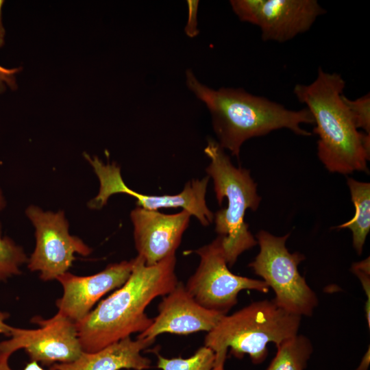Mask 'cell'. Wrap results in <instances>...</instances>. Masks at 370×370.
Segmentation results:
<instances>
[{
  "label": "cell",
  "instance_id": "83f0119b",
  "mask_svg": "<svg viewBox=\"0 0 370 370\" xmlns=\"http://www.w3.org/2000/svg\"><path fill=\"white\" fill-rule=\"evenodd\" d=\"M6 205V201L3 193L0 188V210H2Z\"/></svg>",
  "mask_w": 370,
  "mask_h": 370
},
{
  "label": "cell",
  "instance_id": "ba28073f",
  "mask_svg": "<svg viewBox=\"0 0 370 370\" xmlns=\"http://www.w3.org/2000/svg\"><path fill=\"white\" fill-rule=\"evenodd\" d=\"M84 158L92 166L99 182L98 194L88 203L90 208L99 210L112 195L123 193L135 198L138 207L150 210L182 208L195 216L204 226L213 222L214 213L206 201L208 175L190 180L182 192L176 195H148L129 188L122 178L121 168L116 163H104L98 157H90L87 153H84Z\"/></svg>",
  "mask_w": 370,
  "mask_h": 370
},
{
  "label": "cell",
  "instance_id": "52a82bcc",
  "mask_svg": "<svg viewBox=\"0 0 370 370\" xmlns=\"http://www.w3.org/2000/svg\"><path fill=\"white\" fill-rule=\"evenodd\" d=\"M195 252L200 258L199 264L185 287L201 306L227 314L236 304L241 291H269L262 280L237 275L230 271L220 236Z\"/></svg>",
  "mask_w": 370,
  "mask_h": 370
},
{
  "label": "cell",
  "instance_id": "cb8c5ba5",
  "mask_svg": "<svg viewBox=\"0 0 370 370\" xmlns=\"http://www.w3.org/2000/svg\"><path fill=\"white\" fill-rule=\"evenodd\" d=\"M10 356L5 353L0 352V370H13L9 365L8 360ZM22 370H58L52 367L49 369L42 367L38 362L30 361Z\"/></svg>",
  "mask_w": 370,
  "mask_h": 370
},
{
  "label": "cell",
  "instance_id": "5b68a950",
  "mask_svg": "<svg viewBox=\"0 0 370 370\" xmlns=\"http://www.w3.org/2000/svg\"><path fill=\"white\" fill-rule=\"evenodd\" d=\"M204 153L210 160L206 171L212 178L217 202L221 206L224 199L227 201L226 208L214 214L213 221L227 264L232 267L242 253L257 245L244 218L247 209L258 208L261 197L249 170L234 166L217 141L208 138Z\"/></svg>",
  "mask_w": 370,
  "mask_h": 370
},
{
  "label": "cell",
  "instance_id": "2e32d148",
  "mask_svg": "<svg viewBox=\"0 0 370 370\" xmlns=\"http://www.w3.org/2000/svg\"><path fill=\"white\" fill-rule=\"evenodd\" d=\"M352 201L355 214L352 219L338 225L337 228H347L352 231V243L358 255L363 251L367 236L370 230V184L347 177Z\"/></svg>",
  "mask_w": 370,
  "mask_h": 370
},
{
  "label": "cell",
  "instance_id": "3957f363",
  "mask_svg": "<svg viewBox=\"0 0 370 370\" xmlns=\"http://www.w3.org/2000/svg\"><path fill=\"white\" fill-rule=\"evenodd\" d=\"M345 81L341 74L318 69L309 84H297L293 93L306 106L318 135L317 156L330 172L369 173L370 134L358 131L343 99Z\"/></svg>",
  "mask_w": 370,
  "mask_h": 370
},
{
  "label": "cell",
  "instance_id": "5bb4252c",
  "mask_svg": "<svg viewBox=\"0 0 370 370\" xmlns=\"http://www.w3.org/2000/svg\"><path fill=\"white\" fill-rule=\"evenodd\" d=\"M223 314L199 304L182 282L164 295L158 306V314L151 325L137 338L155 341L162 333L188 334L198 331L210 332Z\"/></svg>",
  "mask_w": 370,
  "mask_h": 370
},
{
  "label": "cell",
  "instance_id": "d6986e66",
  "mask_svg": "<svg viewBox=\"0 0 370 370\" xmlns=\"http://www.w3.org/2000/svg\"><path fill=\"white\" fill-rule=\"evenodd\" d=\"M28 258L23 248L12 238L2 235L0 222V281L21 273V267Z\"/></svg>",
  "mask_w": 370,
  "mask_h": 370
},
{
  "label": "cell",
  "instance_id": "ac0fdd59",
  "mask_svg": "<svg viewBox=\"0 0 370 370\" xmlns=\"http://www.w3.org/2000/svg\"><path fill=\"white\" fill-rule=\"evenodd\" d=\"M156 354L157 367L162 370H214V354L204 345L186 358H167L158 352Z\"/></svg>",
  "mask_w": 370,
  "mask_h": 370
},
{
  "label": "cell",
  "instance_id": "44dd1931",
  "mask_svg": "<svg viewBox=\"0 0 370 370\" xmlns=\"http://www.w3.org/2000/svg\"><path fill=\"white\" fill-rule=\"evenodd\" d=\"M351 271L360 281L362 287L367 297L365 303V317L370 329V260L369 257L352 264Z\"/></svg>",
  "mask_w": 370,
  "mask_h": 370
},
{
  "label": "cell",
  "instance_id": "8992f818",
  "mask_svg": "<svg viewBox=\"0 0 370 370\" xmlns=\"http://www.w3.org/2000/svg\"><path fill=\"white\" fill-rule=\"evenodd\" d=\"M289 236L259 231L256 239L260 251L249 267L273 290L272 300L278 306L301 317H310L318 306V297L298 270L305 256L286 248Z\"/></svg>",
  "mask_w": 370,
  "mask_h": 370
},
{
  "label": "cell",
  "instance_id": "4316f807",
  "mask_svg": "<svg viewBox=\"0 0 370 370\" xmlns=\"http://www.w3.org/2000/svg\"><path fill=\"white\" fill-rule=\"evenodd\" d=\"M3 1L0 0V47H3L4 45V37H5V29L3 26L2 19H1V10L3 5Z\"/></svg>",
  "mask_w": 370,
  "mask_h": 370
},
{
  "label": "cell",
  "instance_id": "30bf717a",
  "mask_svg": "<svg viewBox=\"0 0 370 370\" xmlns=\"http://www.w3.org/2000/svg\"><path fill=\"white\" fill-rule=\"evenodd\" d=\"M34 330L12 327L10 339L0 342V352L11 356L23 349L30 360L43 365L69 363L83 353L75 323L60 312L44 319L34 317Z\"/></svg>",
  "mask_w": 370,
  "mask_h": 370
},
{
  "label": "cell",
  "instance_id": "484cf974",
  "mask_svg": "<svg viewBox=\"0 0 370 370\" xmlns=\"http://www.w3.org/2000/svg\"><path fill=\"white\" fill-rule=\"evenodd\" d=\"M370 364V346L362 358V360L355 370H368Z\"/></svg>",
  "mask_w": 370,
  "mask_h": 370
},
{
  "label": "cell",
  "instance_id": "9c48e42d",
  "mask_svg": "<svg viewBox=\"0 0 370 370\" xmlns=\"http://www.w3.org/2000/svg\"><path fill=\"white\" fill-rule=\"evenodd\" d=\"M25 214L34 227L36 239L35 248L27 262V268L39 272L42 280H56L67 272L75 254L86 256L92 252L81 238L70 234L64 211H46L30 205Z\"/></svg>",
  "mask_w": 370,
  "mask_h": 370
},
{
  "label": "cell",
  "instance_id": "e0dca14e",
  "mask_svg": "<svg viewBox=\"0 0 370 370\" xmlns=\"http://www.w3.org/2000/svg\"><path fill=\"white\" fill-rule=\"evenodd\" d=\"M276 347V354L266 370H305L313 352L310 339L299 334Z\"/></svg>",
  "mask_w": 370,
  "mask_h": 370
},
{
  "label": "cell",
  "instance_id": "9a60e30c",
  "mask_svg": "<svg viewBox=\"0 0 370 370\" xmlns=\"http://www.w3.org/2000/svg\"><path fill=\"white\" fill-rule=\"evenodd\" d=\"M154 341L132 340L130 336L111 344L97 352H84L75 361L54 364L58 370H145L151 367V360L141 354Z\"/></svg>",
  "mask_w": 370,
  "mask_h": 370
},
{
  "label": "cell",
  "instance_id": "6da1fadb",
  "mask_svg": "<svg viewBox=\"0 0 370 370\" xmlns=\"http://www.w3.org/2000/svg\"><path fill=\"white\" fill-rule=\"evenodd\" d=\"M134 260L126 282L75 323L83 352H95L133 333L144 332L153 323L145 312L147 306L177 284L175 254L149 266L140 256Z\"/></svg>",
  "mask_w": 370,
  "mask_h": 370
},
{
  "label": "cell",
  "instance_id": "ffe728a7",
  "mask_svg": "<svg viewBox=\"0 0 370 370\" xmlns=\"http://www.w3.org/2000/svg\"><path fill=\"white\" fill-rule=\"evenodd\" d=\"M343 99L346 105L356 128L362 129L370 134V95L367 93L355 100L345 95Z\"/></svg>",
  "mask_w": 370,
  "mask_h": 370
},
{
  "label": "cell",
  "instance_id": "7c38bea8",
  "mask_svg": "<svg viewBox=\"0 0 370 370\" xmlns=\"http://www.w3.org/2000/svg\"><path fill=\"white\" fill-rule=\"evenodd\" d=\"M134 258L108 265L88 276L66 272L56 279L62 286V296L57 299L58 312L75 323L82 320L107 293L123 285L130 278Z\"/></svg>",
  "mask_w": 370,
  "mask_h": 370
},
{
  "label": "cell",
  "instance_id": "277c9868",
  "mask_svg": "<svg viewBox=\"0 0 370 370\" xmlns=\"http://www.w3.org/2000/svg\"><path fill=\"white\" fill-rule=\"evenodd\" d=\"M301 317L278 306L273 300L256 301L224 315L208 332L204 346L214 354V370H225L227 351L242 358L247 354L254 364L264 361L267 345L275 346L297 335Z\"/></svg>",
  "mask_w": 370,
  "mask_h": 370
},
{
  "label": "cell",
  "instance_id": "8fae6325",
  "mask_svg": "<svg viewBox=\"0 0 370 370\" xmlns=\"http://www.w3.org/2000/svg\"><path fill=\"white\" fill-rule=\"evenodd\" d=\"M242 21L260 27L264 41L286 42L307 32L325 10L316 0H231Z\"/></svg>",
  "mask_w": 370,
  "mask_h": 370
},
{
  "label": "cell",
  "instance_id": "7402d4cb",
  "mask_svg": "<svg viewBox=\"0 0 370 370\" xmlns=\"http://www.w3.org/2000/svg\"><path fill=\"white\" fill-rule=\"evenodd\" d=\"M188 15L186 25L184 28L186 34L190 38L198 35L199 31L197 28V11L199 1H187Z\"/></svg>",
  "mask_w": 370,
  "mask_h": 370
},
{
  "label": "cell",
  "instance_id": "603a6c76",
  "mask_svg": "<svg viewBox=\"0 0 370 370\" xmlns=\"http://www.w3.org/2000/svg\"><path fill=\"white\" fill-rule=\"evenodd\" d=\"M20 71L18 68L7 69L0 65V92L8 86L12 89L16 87V74Z\"/></svg>",
  "mask_w": 370,
  "mask_h": 370
},
{
  "label": "cell",
  "instance_id": "d4e9b609",
  "mask_svg": "<svg viewBox=\"0 0 370 370\" xmlns=\"http://www.w3.org/2000/svg\"><path fill=\"white\" fill-rule=\"evenodd\" d=\"M9 317V314L6 312L0 310V334L10 336L12 326L8 325L5 322Z\"/></svg>",
  "mask_w": 370,
  "mask_h": 370
},
{
  "label": "cell",
  "instance_id": "7a4b0ae2",
  "mask_svg": "<svg viewBox=\"0 0 370 370\" xmlns=\"http://www.w3.org/2000/svg\"><path fill=\"white\" fill-rule=\"evenodd\" d=\"M186 82L209 110L219 144L238 158L242 145L251 138L282 128L300 136L312 134L300 126L301 123L314 124L307 108L291 110L243 88H210L201 84L190 69L186 71Z\"/></svg>",
  "mask_w": 370,
  "mask_h": 370
},
{
  "label": "cell",
  "instance_id": "4fadbf2b",
  "mask_svg": "<svg viewBox=\"0 0 370 370\" xmlns=\"http://www.w3.org/2000/svg\"><path fill=\"white\" fill-rule=\"evenodd\" d=\"M192 215L186 210L166 214L136 206L130 212L138 256L153 265L175 254Z\"/></svg>",
  "mask_w": 370,
  "mask_h": 370
}]
</instances>
